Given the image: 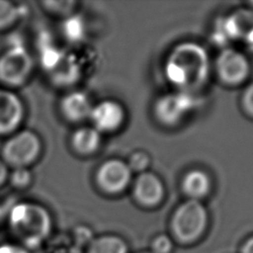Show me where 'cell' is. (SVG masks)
I'll return each instance as SVG.
<instances>
[{
    "instance_id": "cell-13",
    "label": "cell",
    "mask_w": 253,
    "mask_h": 253,
    "mask_svg": "<svg viewBox=\"0 0 253 253\" xmlns=\"http://www.w3.org/2000/svg\"><path fill=\"white\" fill-rule=\"evenodd\" d=\"M164 185L160 178L152 172H142L133 183V196L142 207L152 208L161 203L164 198Z\"/></svg>"
},
{
    "instance_id": "cell-9",
    "label": "cell",
    "mask_w": 253,
    "mask_h": 253,
    "mask_svg": "<svg viewBox=\"0 0 253 253\" xmlns=\"http://www.w3.org/2000/svg\"><path fill=\"white\" fill-rule=\"evenodd\" d=\"M215 69L221 81L229 85H237L247 78L250 65L242 52L234 48H225L216 58Z\"/></svg>"
},
{
    "instance_id": "cell-18",
    "label": "cell",
    "mask_w": 253,
    "mask_h": 253,
    "mask_svg": "<svg viewBox=\"0 0 253 253\" xmlns=\"http://www.w3.org/2000/svg\"><path fill=\"white\" fill-rule=\"evenodd\" d=\"M41 5L48 14L66 19L74 14L77 3L70 0H43L41 2Z\"/></svg>"
},
{
    "instance_id": "cell-22",
    "label": "cell",
    "mask_w": 253,
    "mask_h": 253,
    "mask_svg": "<svg viewBox=\"0 0 253 253\" xmlns=\"http://www.w3.org/2000/svg\"><path fill=\"white\" fill-rule=\"evenodd\" d=\"M174 249V241L167 234L156 235L150 243L149 251L152 253H172Z\"/></svg>"
},
{
    "instance_id": "cell-20",
    "label": "cell",
    "mask_w": 253,
    "mask_h": 253,
    "mask_svg": "<svg viewBox=\"0 0 253 253\" xmlns=\"http://www.w3.org/2000/svg\"><path fill=\"white\" fill-rule=\"evenodd\" d=\"M34 175L30 168H13L9 172L8 182L16 190H25L33 183Z\"/></svg>"
},
{
    "instance_id": "cell-25",
    "label": "cell",
    "mask_w": 253,
    "mask_h": 253,
    "mask_svg": "<svg viewBox=\"0 0 253 253\" xmlns=\"http://www.w3.org/2000/svg\"><path fill=\"white\" fill-rule=\"evenodd\" d=\"M0 253H31V251L15 242H5L0 244Z\"/></svg>"
},
{
    "instance_id": "cell-17",
    "label": "cell",
    "mask_w": 253,
    "mask_h": 253,
    "mask_svg": "<svg viewBox=\"0 0 253 253\" xmlns=\"http://www.w3.org/2000/svg\"><path fill=\"white\" fill-rule=\"evenodd\" d=\"M85 253H128V245L119 235L102 234L91 238L85 247Z\"/></svg>"
},
{
    "instance_id": "cell-19",
    "label": "cell",
    "mask_w": 253,
    "mask_h": 253,
    "mask_svg": "<svg viewBox=\"0 0 253 253\" xmlns=\"http://www.w3.org/2000/svg\"><path fill=\"white\" fill-rule=\"evenodd\" d=\"M20 18L19 6L8 0H0V32L13 27Z\"/></svg>"
},
{
    "instance_id": "cell-11",
    "label": "cell",
    "mask_w": 253,
    "mask_h": 253,
    "mask_svg": "<svg viewBox=\"0 0 253 253\" xmlns=\"http://www.w3.org/2000/svg\"><path fill=\"white\" fill-rule=\"evenodd\" d=\"M195 106V100L188 93L167 94L160 97L154 107L157 119L167 126L178 124Z\"/></svg>"
},
{
    "instance_id": "cell-29",
    "label": "cell",
    "mask_w": 253,
    "mask_h": 253,
    "mask_svg": "<svg viewBox=\"0 0 253 253\" xmlns=\"http://www.w3.org/2000/svg\"><path fill=\"white\" fill-rule=\"evenodd\" d=\"M137 253H152V252H150L149 250H147V251H140V252H137Z\"/></svg>"
},
{
    "instance_id": "cell-16",
    "label": "cell",
    "mask_w": 253,
    "mask_h": 253,
    "mask_svg": "<svg viewBox=\"0 0 253 253\" xmlns=\"http://www.w3.org/2000/svg\"><path fill=\"white\" fill-rule=\"evenodd\" d=\"M181 186L189 199L200 201L210 193L211 181L205 171L193 169L183 177Z\"/></svg>"
},
{
    "instance_id": "cell-6",
    "label": "cell",
    "mask_w": 253,
    "mask_h": 253,
    "mask_svg": "<svg viewBox=\"0 0 253 253\" xmlns=\"http://www.w3.org/2000/svg\"><path fill=\"white\" fill-rule=\"evenodd\" d=\"M34 60L22 44H13L0 54V83L12 89L24 85L31 77Z\"/></svg>"
},
{
    "instance_id": "cell-21",
    "label": "cell",
    "mask_w": 253,
    "mask_h": 253,
    "mask_svg": "<svg viewBox=\"0 0 253 253\" xmlns=\"http://www.w3.org/2000/svg\"><path fill=\"white\" fill-rule=\"evenodd\" d=\"M84 32H85L84 23L80 18L76 17L73 14L70 17L65 19L64 34L69 40L73 42H77L81 40L82 37L84 36Z\"/></svg>"
},
{
    "instance_id": "cell-1",
    "label": "cell",
    "mask_w": 253,
    "mask_h": 253,
    "mask_svg": "<svg viewBox=\"0 0 253 253\" xmlns=\"http://www.w3.org/2000/svg\"><path fill=\"white\" fill-rule=\"evenodd\" d=\"M8 231L13 242L29 251L45 246L53 235V218L46 207L23 201L9 209L6 215Z\"/></svg>"
},
{
    "instance_id": "cell-23",
    "label": "cell",
    "mask_w": 253,
    "mask_h": 253,
    "mask_svg": "<svg viewBox=\"0 0 253 253\" xmlns=\"http://www.w3.org/2000/svg\"><path fill=\"white\" fill-rule=\"evenodd\" d=\"M150 162L149 156L143 152V151H135L133 152L126 162L127 166L129 167L130 171L132 172H145V169L147 168L148 164Z\"/></svg>"
},
{
    "instance_id": "cell-7",
    "label": "cell",
    "mask_w": 253,
    "mask_h": 253,
    "mask_svg": "<svg viewBox=\"0 0 253 253\" xmlns=\"http://www.w3.org/2000/svg\"><path fill=\"white\" fill-rule=\"evenodd\" d=\"M131 173L126 162L113 158L99 166L95 179L98 187L103 192L115 195L123 192L129 185Z\"/></svg>"
},
{
    "instance_id": "cell-28",
    "label": "cell",
    "mask_w": 253,
    "mask_h": 253,
    "mask_svg": "<svg viewBox=\"0 0 253 253\" xmlns=\"http://www.w3.org/2000/svg\"><path fill=\"white\" fill-rule=\"evenodd\" d=\"M6 215H7V211L4 209V207L0 204V226L4 221H6Z\"/></svg>"
},
{
    "instance_id": "cell-15",
    "label": "cell",
    "mask_w": 253,
    "mask_h": 253,
    "mask_svg": "<svg viewBox=\"0 0 253 253\" xmlns=\"http://www.w3.org/2000/svg\"><path fill=\"white\" fill-rule=\"evenodd\" d=\"M101 145V132L93 126H80L70 136V146L79 155H91Z\"/></svg>"
},
{
    "instance_id": "cell-5",
    "label": "cell",
    "mask_w": 253,
    "mask_h": 253,
    "mask_svg": "<svg viewBox=\"0 0 253 253\" xmlns=\"http://www.w3.org/2000/svg\"><path fill=\"white\" fill-rule=\"evenodd\" d=\"M42 142L34 130L23 128L10 134L1 148V158L8 167L30 168L41 156Z\"/></svg>"
},
{
    "instance_id": "cell-8",
    "label": "cell",
    "mask_w": 253,
    "mask_h": 253,
    "mask_svg": "<svg viewBox=\"0 0 253 253\" xmlns=\"http://www.w3.org/2000/svg\"><path fill=\"white\" fill-rule=\"evenodd\" d=\"M215 36L218 42L241 39L253 44V13L240 10L221 19L216 26Z\"/></svg>"
},
{
    "instance_id": "cell-2",
    "label": "cell",
    "mask_w": 253,
    "mask_h": 253,
    "mask_svg": "<svg viewBox=\"0 0 253 253\" xmlns=\"http://www.w3.org/2000/svg\"><path fill=\"white\" fill-rule=\"evenodd\" d=\"M210 61L207 51L195 42H183L175 46L164 67L167 79L180 88L200 86L208 77Z\"/></svg>"
},
{
    "instance_id": "cell-3",
    "label": "cell",
    "mask_w": 253,
    "mask_h": 253,
    "mask_svg": "<svg viewBox=\"0 0 253 253\" xmlns=\"http://www.w3.org/2000/svg\"><path fill=\"white\" fill-rule=\"evenodd\" d=\"M209 213L201 201L188 199L178 206L170 220L171 238L182 245H192L207 231Z\"/></svg>"
},
{
    "instance_id": "cell-27",
    "label": "cell",
    "mask_w": 253,
    "mask_h": 253,
    "mask_svg": "<svg viewBox=\"0 0 253 253\" xmlns=\"http://www.w3.org/2000/svg\"><path fill=\"white\" fill-rule=\"evenodd\" d=\"M239 253H253V235H250L243 241Z\"/></svg>"
},
{
    "instance_id": "cell-10",
    "label": "cell",
    "mask_w": 253,
    "mask_h": 253,
    "mask_svg": "<svg viewBox=\"0 0 253 253\" xmlns=\"http://www.w3.org/2000/svg\"><path fill=\"white\" fill-rule=\"evenodd\" d=\"M25 118V105L12 89L0 87V135L17 131Z\"/></svg>"
},
{
    "instance_id": "cell-26",
    "label": "cell",
    "mask_w": 253,
    "mask_h": 253,
    "mask_svg": "<svg viewBox=\"0 0 253 253\" xmlns=\"http://www.w3.org/2000/svg\"><path fill=\"white\" fill-rule=\"evenodd\" d=\"M9 167L6 165V163L2 160L0 157V188L8 182V177H9Z\"/></svg>"
},
{
    "instance_id": "cell-24",
    "label": "cell",
    "mask_w": 253,
    "mask_h": 253,
    "mask_svg": "<svg viewBox=\"0 0 253 253\" xmlns=\"http://www.w3.org/2000/svg\"><path fill=\"white\" fill-rule=\"evenodd\" d=\"M241 102L244 111L250 117H253V83L249 84L243 91Z\"/></svg>"
},
{
    "instance_id": "cell-12",
    "label": "cell",
    "mask_w": 253,
    "mask_h": 253,
    "mask_svg": "<svg viewBox=\"0 0 253 253\" xmlns=\"http://www.w3.org/2000/svg\"><path fill=\"white\" fill-rule=\"evenodd\" d=\"M123 106L114 100H104L93 105L89 119L92 126L99 132H110L118 129L125 121Z\"/></svg>"
},
{
    "instance_id": "cell-4",
    "label": "cell",
    "mask_w": 253,
    "mask_h": 253,
    "mask_svg": "<svg viewBox=\"0 0 253 253\" xmlns=\"http://www.w3.org/2000/svg\"><path fill=\"white\" fill-rule=\"evenodd\" d=\"M41 62L51 83L58 87L75 85L82 76V64L77 54L56 46H45Z\"/></svg>"
},
{
    "instance_id": "cell-14",
    "label": "cell",
    "mask_w": 253,
    "mask_h": 253,
    "mask_svg": "<svg viewBox=\"0 0 253 253\" xmlns=\"http://www.w3.org/2000/svg\"><path fill=\"white\" fill-rule=\"evenodd\" d=\"M58 108L64 120L69 123L77 124L89 119L93 104L85 92L73 90L61 97Z\"/></svg>"
}]
</instances>
